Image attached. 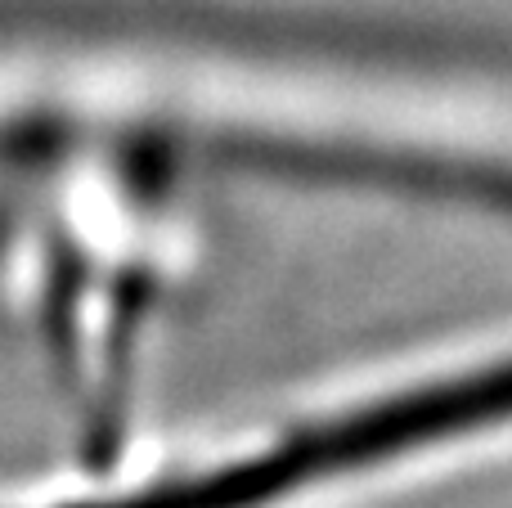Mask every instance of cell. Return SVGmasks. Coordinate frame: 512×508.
I'll return each mask as SVG.
<instances>
[{
	"label": "cell",
	"mask_w": 512,
	"mask_h": 508,
	"mask_svg": "<svg viewBox=\"0 0 512 508\" xmlns=\"http://www.w3.org/2000/svg\"><path fill=\"white\" fill-rule=\"evenodd\" d=\"M504 419H512V360L432 387H414V392H396L333 423L297 432V437L261 450L256 459L212 468L194 482L162 486V491L135 495V500L77 508H265L301 486L328 482L337 473H360V468L396 459L405 450L432 446L445 437H468V432L495 428Z\"/></svg>",
	"instance_id": "cell-1"
}]
</instances>
